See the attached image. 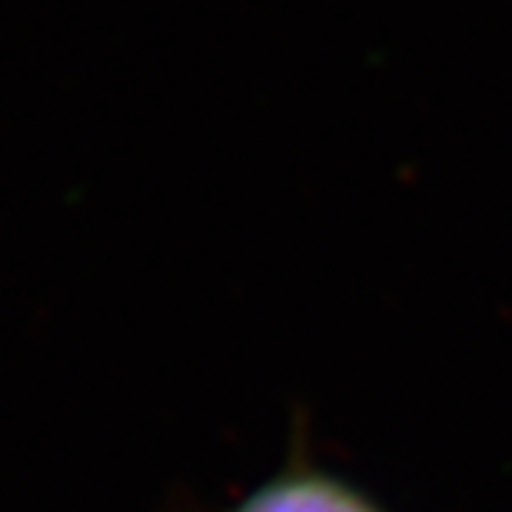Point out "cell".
Wrapping results in <instances>:
<instances>
[{
  "label": "cell",
  "instance_id": "1",
  "mask_svg": "<svg viewBox=\"0 0 512 512\" xmlns=\"http://www.w3.org/2000/svg\"><path fill=\"white\" fill-rule=\"evenodd\" d=\"M227 512H383L370 496L320 469L290 473L256 486L247 499Z\"/></svg>",
  "mask_w": 512,
  "mask_h": 512
}]
</instances>
